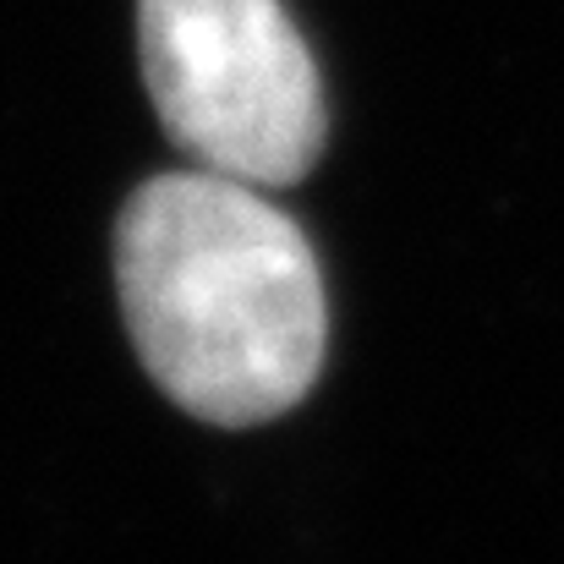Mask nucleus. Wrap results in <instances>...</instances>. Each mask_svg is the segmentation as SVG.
<instances>
[{
    "label": "nucleus",
    "mask_w": 564,
    "mask_h": 564,
    "mask_svg": "<svg viewBox=\"0 0 564 564\" xmlns=\"http://www.w3.org/2000/svg\"><path fill=\"white\" fill-rule=\"evenodd\" d=\"M116 280L143 368L192 416L252 427L318 383L329 346L318 258L252 182L176 171L138 187L116 230Z\"/></svg>",
    "instance_id": "f257e3e1"
},
{
    "label": "nucleus",
    "mask_w": 564,
    "mask_h": 564,
    "mask_svg": "<svg viewBox=\"0 0 564 564\" xmlns=\"http://www.w3.org/2000/svg\"><path fill=\"white\" fill-rule=\"evenodd\" d=\"M138 39L160 121L192 160L252 187L318 165L324 83L280 0H138Z\"/></svg>",
    "instance_id": "f03ea898"
}]
</instances>
